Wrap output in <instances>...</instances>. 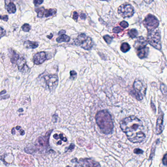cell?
I'll return each mask as SVG.
<instances>
[{
  "instance_id": "cell-2",
  "label": "cell",
  "mask_w": 167,
  "mask_h": 167,
  "mask_svg": "<svg viewBox=\"0 0 167 167\" xmlns=\"http://www.w3.org/2000/svg\"><path fill=\"white\" fill-rule=\"evenodd\" d=\"M96 121L100 129L105 134H111L114 125L111 116L106 110L98 112L96 116Z\"/></svg>"
},
{
  "instance_id": "cell-7",
  "label": "cell",
  "mask_w": 167,
  "mask_h": 167,
  "mask_svg": "<svg viewBox=\"0 0 167 167\" xmlns=\"http://www.w3.org/2000/svg\"><path fill=\"white\" fill-rule=\"evenodd\" d=\"M147 88L143 83L140 80H135L133 84V93L135 98L138 101L143 100V97L146 94Z\"/></svg>"
},
{
  "instance_id": "cell-1",
  "label": "cell",
  "mask_w": 167,
  "mask_h": 167,
  "mask_svg": "<svg viewBox=\"0 0 167 167\" xmlns=\"http://www.w3.org/2000/svg\"><path fill=\"white\" fill-rule=\"evenodd\" d=\"M120 127L131 142L141 143L145 139L143 123L134 116L128 117L122 120Z\"/></svg>"
},
{
  "instance_id": "cell-30",
  "label": "cell",
  "mask_w": 167,
  "mask_h": 167,
  "mask_svg": "<svg viewBox=\"0 0 167 167\" xmlns=\"http://www.w3.org/2000/svg\"><path fill=\"white\" fill-rule=\"evenodd\" d=\"M134 152L135 154H142L143 153V151L140 149H136L134 150Z\"/></svg>"
},
{
  "instance_id": "cell-41",
  "label": "cell",
  "mask_w": 167,
  "mask_h": 167,
  "mask_svg": "<svg viewBox=\"0 0 167 167\" xmlns=\"http://www.w3.org/2000/svg\"><path fill=\"white\" fill-rule=\"evenodd\" d=\"M15 131H14V128H12V133L13 134H15Z\"/></svg>"
},
{
  "instance_id": "cell-21",
  "label": "cell",
  "mask_w": 167,
  "mask_h": 167,
  "mask_svg": "<svg viewBox=\"0 0 167 167\" xmlns=\"http://www.w3.org/2000/svg\"><path fill=\"white\" fill-rule=\"evenodd\" d=\"M22 29L25 32H28L31 29L30 25L28 24H25L22 25Z\"/></svg>"
},
{
  "instance_id": "cell-10",
  "label": "cell",
  "mask_w": 167,
  "mask_h": 167,
  "mask_svg": "<svg viewBox=\"0 0 167 167\" xmlns=\"http://www.w3.org/2000/svg\"><path fill=\"white\" fill-rule=\"evenodd\" d=\"M75 167H100L99 164L90 159H81Z\"/></svg>"
},
{
  "instance_id": "cell-18",
  "label": "cell",
  "mask_w": 167,
  "mask_h": 167,
  "mask_svg": "<svg viewBox=\"0 0 167 167\" xmlns=\"http://www.w3.org/2000/svg\"><path fill=\"white\" fill-rule=\"evenodd\" d=\"M70 40V37L65 34L61 35V36H59V37L56 38V41L59 43L64 42H68Z\"/></svg>"
},
{
  "instance_id": "cell-35",
  "label": "cell",
  "mask_w": 167,
  "mask_h": 167,
  "mask_svg": "<svg viewBox=\"0 0 167 167\" xmlns=\"http://www.w3.org/2000/svg\"><path fill=\"white\" fill-rule=\"evenodd\" d=\"M66 33V32L64 30H61L58 32V34L59 35V36H61V35H62V34H64Z\"/></svg>"
},
{
  "instance_id": "cell-26",
  "label": "cell",
  "mask_w": 167,
  "mask_h": 167,
  "mask_svg": "<svg viewBox=\"0 0 167 167\" xmlns=\"http://www.w3.org/2000/svg\"><path fill=\"white\" fill-rule=\"evenodd\" d=\"M121 31H123V30L120 27H114L113 29V32L114 33H115V34H119L120 32H121Z\"/></svg>"
},
{
  "instance_id": "cell-24",
  "label": "cell",
  "mask_w": 167,
  "mask_h": 167,
  "mask_svg": "<svg viewBox=\"0 0 167 167\" xmlns=\"http://www.w3.org/2000/svg\"><path fill=\"white\" fill-rule=\"evenodd\" d=\"M120 25L121 27H123L124 29H125V28L128 27V25H129L128 23L126 22V21H123L121 22Z\"/></svg>"
},
{
  "instance_id": "cell-34",
  "label": "cell",
  "mask_w": 167,
  "mask_h": 167,
  "mask_svg": "<svg viewBox=\"0 0 167 167\" xmlns=\"http://www.w3.org/2000/svg\"><path fill=\"white\" fill-rule=\"evenodd\" d=\"M74 144H71V145L70 146V147L69 148H68L67 149H66V150H73V149H74Z\"/></svg>"
},
{
  "instance_id": "cell-6",
  "label": "cell",
  "mask_w": 167,
  "mask_h": 167,
  "mask_svg": "<svg viewBox=\"0 0 167 167\" xmlns=\"http://www.w3.org/2000/svg\"><path fill=\"white\" fill-rule=\"evenodd\" d=\"M143 25L148 30V32H154L159 25V21L154 15H147L143 21Z\"/></svg>"
},
{
  "instance_id": "cell-43",
  "label": "cell",
  "mask_w": 167,
  "mask_h": 167,
  "mask_svg": "<svg viewBox=\"0 0 167 167\" xmlns=\"http://www.w3.org/2000/svg\"><path fill=\"white\" fill-rule=\"evenodd\" d=\"M61 144H62V142H61V141H59V142H58V145H61Z\"/></svg>"
},
{
  "instance_id": "cell-44",
  "label": "cell",
  "mask_w": 167,
  "mask_h": 167,
  "mask_svg": "<svg viewBox=\"0 0 167 167\" xmlns=\"http://www.w3.org/2000/svg\"><path fill=\"white\" fill-rule=\"evenodd\" d=\"M145 2L146 3H149H149H152V1H145Z\"/></svg>"
},
{
  "instance_id": "cell-29",
  "label": "cell",
  "mask_w": 167,
  "mask_h": 167,
  "mask_svg": "<svg viewBox=\"0 0 167 167\" xmlns=\"http://www.w3.org/2000/svg\"><path fill=\"white\" fill-rule=\"evenodd\" d=\"M0 19L2 20L5 21H7L8 19H9V17L7 15H3V16L0 15Z\"/></svg>"
},
{
  "instance_id": "cell-33",
  "label": "cell",
  "mask_w": 167,
  "mask_h": 167,
  "mask_svg": "<svg viewBox=\"0 0 167 167\" xmlns=\"http://www.w3.org/2000/svg\"><path fill=\"white\" fill-rule=\"evenodd\" d=\"M167 154H165L164 155V157H163V163L164 165H167Z\"/></svg>"
},
{
  "instance_id": "cell-40",
  "label": "cell",
  "mask_w": 167,
  "mask_h": 167,
  "mask_svg": "<svg viewBox=\"0 0 167 167\" xmlns=\"http://www.w3.org/2000/svg\"><path fill=\"white\" fill-rule=\"evenodd\" d=\"M50 36H47L48 38H49V39H51L52 38V36H53V35H52V34H50Z\"/></svg>"
},
{
  "instance_id": "cell-3",
  "label": "cell",
  "mask_w": 167,
  "mask_h": 167,
  "mask_svg": "<svg viewBox=\"0 0 167 167\" xmlns=\"http://www.w3.org/2000/svg\"><path fill=\"white\" fill-rule=\"evenodd\" d=\"M10 52V61L12 64L17 65L19 70L23 73H27L30 71V68L27 66L26 61L24 58H22L17 54L15 51L11 50Z\"/></svg>"
},
{
  "instance_id": "cell-28",
  "label": "cell",
  "mask_w": 167,
  "mask_h": 167,
  "mask_svg": "<svg viewBox=\"0 0 167 167\" xmlns=\"http://www.w3.org/2000/svg\"><path fill=\"white\" fill-rule=\"evenodd\" d=\"M43 2V1H40V0H34V3L35 6H38L41 5Z\"/></svg>"
},
{
  "instance_id": "cell-9",
  "label": "cell",
  "mask_w": 167,
  "mask_h": 167,
  "mask_svg": "<svg viewBox=\"0 0 167 167\" xmlns=\"http://www.w3.org/2000/svg\"><path fill=\"white\" fill-rule=\"evenodd\" d=\"M118 12L123 17H130L133 15L134 9L131 5L123 4L119 7Z\"/></svg>"
},
{
  "instance_id": "cell-14",
  "label": "cell",
  "mask_w": 167,
  "mask_h": 167,
  "mask_svg": "<svg viewBox=\"0 0 167 167\" xmlns=\"http://www.w3.org/2000/svg\"><path fill=\"white\" fill-rule=\"evenodd\" d=\"M5 9H7L9 13H14L16 10L15 4L10 1H5Z\"/></svg>"
},
{
  "instance_id": "cell-36",
  "label": "cell",
  "mask_w": 167,
  "mask_h": 167,
  "mask_svg": "<svg viewBox=\"0 0 167 167\" xmlns=\"http://www.w3.org/2000/svg\"><path fill=\"white\" fill-rule=\"evenodd\" d=\"M80 18L83 20H85V19L86 18V15L84 13L81 14L80 15Z\"/></svg>"
},
{
  "instance_id": "cell-17",
  "label": "cell",
  "mask_w": 167,
  "mask_h": 167,
  "mask_svg": "<svg viewBox=\"0 0 167 167\" xmlns=\"http://www.w3.org/2000/svg\"><path fill=\"white\" fill-rule=\"evenodd\" d=\"M56 13V9H44L43 12V17H48L54 16Z\"/></svg>"
},
{
  "instance_id": "cell-27",
  "label": "cell",
  "mask_w": 167,
  "mask_h": 167,
  "mask_svg": "<svg viewBox=\"0 0 167 167\" xmlns=\"http://www.w3.org/2000/svg\"><path fill=\"white\" fill-rule=\"evenodd\" d=\"M5 34H6L5 30L0 27V38L5 36Z\"/></svg>"
},
{
  "instance_id": "cell-31",
  "label": "cell",
  "mask_w": 167,
  "mask_h": 167,
  "mask_svg": "<svg viewBox=\"0 0 167 167\" xmlns=\"http://www.w3.org/2000/svg\"><path fill=\"white\" fill-rule=\"evenodd\" d=\"M59 138L61 140L63 141H64V142H66L67 141V139L64 136V135L62 134H60L59 135Z\"/></svg>"
},
{
  "instance_id": "cell-11",
  "label": "cell",
  "mask_w": 167,
  "mask_h": 167,
  "mask_svg": "<svg viewBox=\"0 0 167 167\" xmlns=\"http://www.w3.org/2000/svg\"><path fill=\"white\" fill-rule=\"evenodd\" d=\"M47 59H48V58L46 52H38L34 56L33 61L34 64L39 65L44 63Z\"/></svg>"
},
{
  "instance_id": "cell-23",
  "label": "cell",
  "mask_w": 167,
  "mask_h": 167,
  "mask_svg": "<svg viewBox=\"0 0 167 167\" xmlns=\"http://www.w3.org/2000/svg\"><path fill=\"white\" fill-rule=\"evenodd\" d=\"M161 91L164 95L167 94V87L164 84H162L160 85Z\"/></svg>"
},
{
  "instance_id": "cell-20",
  "label": "cell",
  "mask_w": 167,
  "mask_h": 167,
  "mask_svg": "<svg viewBox=\"0 0 167 167\" xmlns=\"http://www.w3.org/2000/svg\"><path fill=\"white\" fill-rule=\"evenodd\" d=\"M128 36L132 38H134L138 35V32L135 29L130 30L128 32Z\"/></svg>"
},
{
  "instance_id": "cell-16",
  "label": "cell",
  "mask_w": 167,
  "mask_h": 167,
  "mask_svg": "<svg viewBox=\"0 0 167 167\" xmlns=\"http://www.w3.org/2000/svg\"><path fill=\"white\" fill-rule=\"evenodd\" d=\"M24 46L27 49H35L36 48L38 47V43L36 42H32L30 41H26L24 43Z\"/></svg>"
},
{
  "instance_id": "cell-13",
  "label": "cell",
  "mask_w": 167,
  "mask_h": 167,
  "mask_svg": "<svg viewBox=\"0 0 167 167\" xmlns=\"http://www.w3.org/2000/svg\"><path fill=\"white\" fill-rule=\"evenodd\" d=\"M163 118H164V116L162 115H160L157 119L156 125V133L157 134L161 133L164 129Z\"/></svg>"
},
{
  "instance_id": "cell-38",
  "label": "cell",
  "mask_w": 167,
  "mask_h": 167,
  "mask_svg": "<svg viewBox=\"0 0 167 167\" xmlns=\"http://www.w3.org/2000/svg\"><path fill=\"white\" fill-rule=\"evenodd\" d=\"M5 93H6V91H5V90H3V91H2V92L0 93V95H1L4 94Z\"/></svg>"
},
{
  "instance_id": "cell-4",
  "label": "cell",
  "mask_w": 167,
  "mask_h": 167,
  "mask_svg": "<svg viewBox=\"0 0 167 167\" xmlns=\"http://www.w3.org/2000/svg\"><path fill=\"white\" fill-rule=\"evenodd\" d=\"M76 45L79 46L86 50H90L93 48V42L90 37L86 34H81L74 40Z\"/></svg>"
},
{
  "instance_id": "cell-19",
  "label": "cell",
  "mask_w": 167,
  "mask_h": 167,
  "mask_svg": "<svg viewBox=\"0 0 167 167\" xmlns=\"http://www.w3.org/2000/svg\"><path fill=\"white\" fill-rule=\"evenodd\" d=\"M130 46L127 43H123L121 46V50L123 52H127L129 51Z\"/></svg>"
},
{
  "instance_id": "cell-32",
  "label": "cell",
  "mask_w": 167,
  "mask_h": 167,
  "mask_svg": "<svg viewBox=\"0 0 167 167\" xmlns=\"http://www.w3.org/2000/svg\"><path fill=\"white\" fill-rule=\"evenodd\" d=\"M78 14L77 12L74 11L73 13V19H74V20L75 21H78Z\"/></svg>"
},
{
  "instance_id": "cell-39",
  "label": "cell",
  "mask_w": 167,
  "mask_h": 167,
  "mask_svg": "<svg viewBox=\"0 0 167 167\" xmlns=\"http://www.w3.org/2000/svg\"><path fill=\"white\" fill-rule=\"evenodd\" d=\"M25 133V132H24V130H21V133L20 134L21 135H23Z\"/></svg>"
},
{
  "instance_id": "cell-22",
  "label": "cell",
  "mask_w": 167,
  "mask_h": 167,
  "mask_svg": "<svg viewBox=\"0 0 167 167\" xmlns=\"http://www.w3.org/2000/svg\"><path fill=\"white\" fill-rule=\"evenodd\" d=\"M103 38H104V40L105 41V42L107 44H110L112 42V38L111 36H108V35L104 36Z\"/></svg>"
},
{
  "instance_id": "cell-42",
  "label": "cell",
  "mask_w": 167,
  "mask_h": 167,
  "mask_svg": "<svg viewBox=\"0 0 167 167\" xmlns=\"http://www.w3.org/2000/svg\"><path fill=\"white\" fill-rule=\"evenodd\" d=\"M20 128L21 127H19V126H17V127H16V129H17V130H19V129H20Z\"/></svg>"
},
{
  "instance_id": "cell-37",
  "label": "cell",
  "mask_w": 167,
  "mask_h": 167,
  "mask_svg": "<svg viewBox=\"0 0 167 167\" xmlns=\"http://www.w3.org/2000/svg\"><path fill=\"white\" fill-rule=\"evenodd\" d=\"M54 139H56V140H58L59 139V135H58L57 134H56L54 135Z\"/></svg>"
},
{
  "instance_id": "cell-5",
  "label": "cell",
  "mask_w": 167,
  "mask_h": 167,
  "mask_svg": "<svg viewBox=\"0 0 167 167\" xmlns=\"http://www.w3.org/2000/svg\"><path fill=\"white\" fill-rule=\"evenodd\" d=\"M147 42L158 50H161V34L160 31L149 32L147 36Z\"/></svg>"
},
{
  "instance_id": "cell-15",
  "label": "cell",
  "mask_w": 167,
  "mask_h": 167,
  "mask_svg": "<svg viewBox=\"0 0 167 167\" xmlns=\"http://www.w3.org/2000/svg\"><path fill=\"white\" fill-rule=\"evenodd\" d=\"M149 48L147 47L144 49L136 51L137 54L140 58L144 59L148 56L149 54Z\"/></svg>"
},
{
  "instance_id": "cell-25",
  "label": "cell",
  "mask_w": 167,
  "mask_h": 167,
  "mask_svg": "<svg viewBox=\"0 0 167 167\" xmlns=\"http://www.w3.org/2000/svg\"><path fill=\"white\" fill-rule=\"evenodd\" d=\"M77 74L74 71H71L70 72V78L71 79H74L76 77Z\"/></svg>"
},
{
  "instance_id": "cell-8",
  "label": "cell",
  "mask_w": 167,
  "mask_h": 167,
  "mask_svg": "<svg viewBox=\"0 0 167 167\" xmlns=\"http://www.w3.org/2000/svg\"><path fill=\"white\" fill-rule=\"evenodd\" d=\"M44 81L49 90L54 91L58 86V78L55 74H47L44 76Z\"/></svg>"
},
{
  "instance_id": "cell-12",
  "label": "cell",
  "mask_w": 167,
  "mask_h": 167,
  "mask_svg": "<svg viewBox=\"0 0 167 167\" xmlns=\"http://www.w3.org/2000/svg\"><path fill=\"white\" fill-rule=\"evenodd\" d=\"M148 42L143 36H140L137 38L136 40L135 41V44L134 47L136 51L144 49L147 47Z\"/></svg>"
}]
</instances>
